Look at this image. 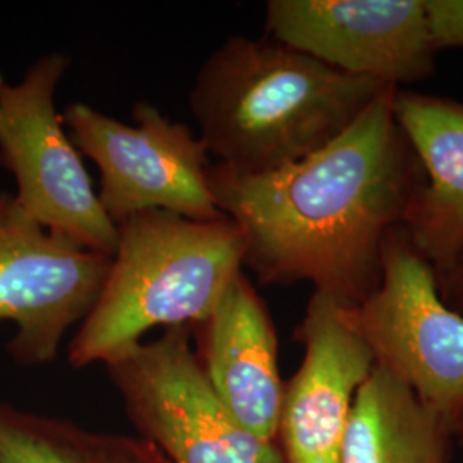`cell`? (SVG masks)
Returning a JSON list of instances; mask_svg holds the SVG:
<instances>
[{
	"mask_svg": "<svg viewBox=\"0 0 463 463\" xmlns=\"http://www.w3.org/2000/svg\"><path fill=\"white\" fill-rule=\"evenodd\" d=\"M397 86L383 90L345 133L315 155L265 175L210 166L218 210L244 237L261 285L307 281L357 306L380 287L383 244L424 183L393 116Z\"/></svg>",
	"mask_w": 463,
	"mask_h": 463,
	"instance_id": "obj_1",
	"label": "cell"
},
{
	"mask_svg": "<svg viewBox=\"0 0 463 463\" xmlns=\"http://www.w3.org/2000/svg\"><path fill=\"white\" fill-rule=\"evenodd\" d=\"M388 86L271 36L233 34L199 69L189 103L218 165L265 175L328 146Z\"/></svg>",
	"mask_w": 463,
	"mask_h": 463,
	"instance_id": "obj_2",
	"label": "cell"
},
{
	"mask_svg": "<svg viewBox=\"0 0 463 463\" xmlns=\"http://www.w3.org/2000/svg\"><path fill=\"white\" fill-rule=\"evenodd\" d=\"M99 298L67 345L74 369L107 364L153 328H194L244 271V237L231 218L145 212L117 225Z\"/></svg>",
	"mask_w": 463,
	"mask_h": 463,
	"instance_id": "obj_3",
	"label": "cell"
},
{
	"mask_svg": "<svg viewBox=\"0 0 463 463\" xmlns=\"http://www.w3.org/2000/svg\"><path fill=\"white\" fill-rule=\"evenodd\" d=\"M344 315L374 364L463 447V316L441 298L432 268L402 225L384 239L380 287L357 306L344 304Z\"/></svg>",
	"mask_w": 463,
	"mask_h": 463,
	"instance_id": "obj_4",
	"label": "cell"
},
{
	"mask_svg": "<svg viewBox=\"0 0 463 463\" xmlns=\"http://www.w3.org/2000/svg\"><path fill=\"white\" fill-rule=\"evenodd\" d=\"M71 64L52 52L16 84L0 86V165L16 183L17 204L43 229L84 249L114 256L118 231L99 204L81 153L55 109Z\"/></svg>",
	"mask_w": 463,
	"mask_h": 463,
	"instance_id": "obj_5",
	"label": "cell"
},
{
	"mask_svg": "<svg viewBox=\"0 0 463 463\" xmlns=\"http://www.w3.org/2000/svg\"><path fill=\"white\" fill-rule=\"evenodd\" d=\"M134 430L170 463H285L279 443L241 426L216 398L193 347L174 326L105 364Z\"/></svg>",
	"mask_w": 463,
	"mask_h": 463,
	"instance_id": "obj_6",
	"label": "cell"
},
{
	"mask_svg": "<svg viewBox=\"0 0 463 463\" xmlns=\"http://www.w3.org/2000/svg\"><path fill=\"white\" fill-rule=\"evenodd\" d=\"M61 117L72 145L99 168V204L116 225L145 212L225 216L216 206L203 141L148 101L134 105L136 126L83 101L71 103Z\"/></svg>",
	"mask_w": 463,
	"mask_h": 463,
	"instance_id": "obj_7",
	"label": "cell"
},
{
	"mask_svg": "<svg viewBox=\"0 0 463 463\" xmlns=\"http://www.w3.org/2000/svg\"><path fill=\"white\" fill-rule=\"evenodd\" d=\"M112 258L36 223L14 194L0 193V321L14 325V363L50 364L74 325L91 311Z\"/></svg>",
	"mask_w": 463,
	"mask_h": 463,
	"instance_id": "obj_8",
	"label": "cell"
},
{
	"mask_svg": "<svg viewBox=\"0 0 463 463\" xmlns=\"http://www.w3.org/2000/svg\"><path fill=\"white\" fill-rule=\"evenodd\" d=\"M266 33L323 64L381 83L436 71L424 0H269Z\"/></svg>",
	"mask_w": 463,
	"mask_h": 463,
	"instance_id": "obj_9",
	"label": "cell"
},
{
	"mask_svg": "<svg viewBox=\"0 0 463 463\" xmlns=\"http://www.w3.org/2000/svg\"><path fill=\"white\" fill-rule=\"evenodd\" d=\"M294 338L304 357L283 388L277 438L283 460L340 463L354 402L374 357L348 325L344 304L321 292H313Z\"/></svg>",
	"mask_w": 463,
	"mask_h": 463,
	"instance_id": "obj_10",
	"label": "cell"
},
{
	"mask_svg": "<svg viewBox=\"0 0 463 463\" xmlns=\"http://www.w3.org/2000/svg\"><path fill=\"white\" fill-rule=\"evenodd\" d=\"M194 354L216 398L258 438L277 443L285 381L265 300L241 271L215 311L193 328Z\"/></svg>",
	"mask_w": 463,
	"mask_h": 463,
	"instance_id": "obj_11",
	"label": "cell"
},
{
	"mask_svg": "<svg viewBox=\"0 0 463 463\" xmlns=\"http://www.w3.org/2000/svg\"><path fill=\"white\" fill-rule=\"evenodd\" d=\"M393 116L424 172L402 227L439 281L463 256V99L397 88Z\"/></svg>",
	"mask_w": 463,
	"mask_h": 463,
	"instance_id": "obj_12",
	"label": "cell"
},
{
	"mask_svg": "<svg viewBox=\"0 0 463 463\" xmlns=\"http://www.w3.org/2000/svg\"><path fill=\"white\" fill-rule=\"evenodd\" d=\"M451 447L414 393L374 365L354 402L340 463H451Z\"/></svg>",
	"mask_w": 463,
	"mask_h": 463,
	"instance_id": "obj_13",
	"label": "cell"
},
{
	"mask_svg": "<svg viewBox=\"0 0 463 463\" xmlns=\"http://www.w3.org/2000/svg\"><path fill=\"white\" fill-rule=\"evenodd\" d=\"M0 463H170L141 434L83 428L0 400Z\"/></svg>",
	"mask_w": 463,
	"mask_h": 463,
	"instance_id": "obj_14",
	"label": "cell"
},
{
	"mask_svg": "<svg viewBox=\"0 0 463 463\" xmlns=\"http://www.w3.org/2000/svg\"><path fill=\"white\" fill-rule=\"evenodd\" d=\"M436 52L463 49V0H424Z\"/></svg>",
	"mask_w": 463,
	"mask_h": 463,
	"instance_id": "obj_15",
	"label": "cell"
},
{
	"mask_svg": "<svg viewBox=\"0 0 463 463\" xmlns=\"http://www.w3.org/2000/svg\"><path fill=\"white\" fill-rule=\"evenodd\" d=\"M438 288L448 306L463 316V256L447 277L438 281Z\"/></svg>",
	"mask_w": 463,
	"mask_h": 463,
	"instance_id": "obj_16",
	"label": "cell"
},
{
	"mask_svg": "<svg viewBox=\"0 0 463 463\" xmlns=\"http://www.w3.org/2000/svg\"><path fill=\"white\" fill-rule=\"evenodd\" d=\"M2 84H4V80H2V74H0V86H2Z\"/></svg>",
	"mask_w": 463,
	"mask_h": 463,
	"instance_id": "obj_17",
	"label": "cell"
}]
</instances>
